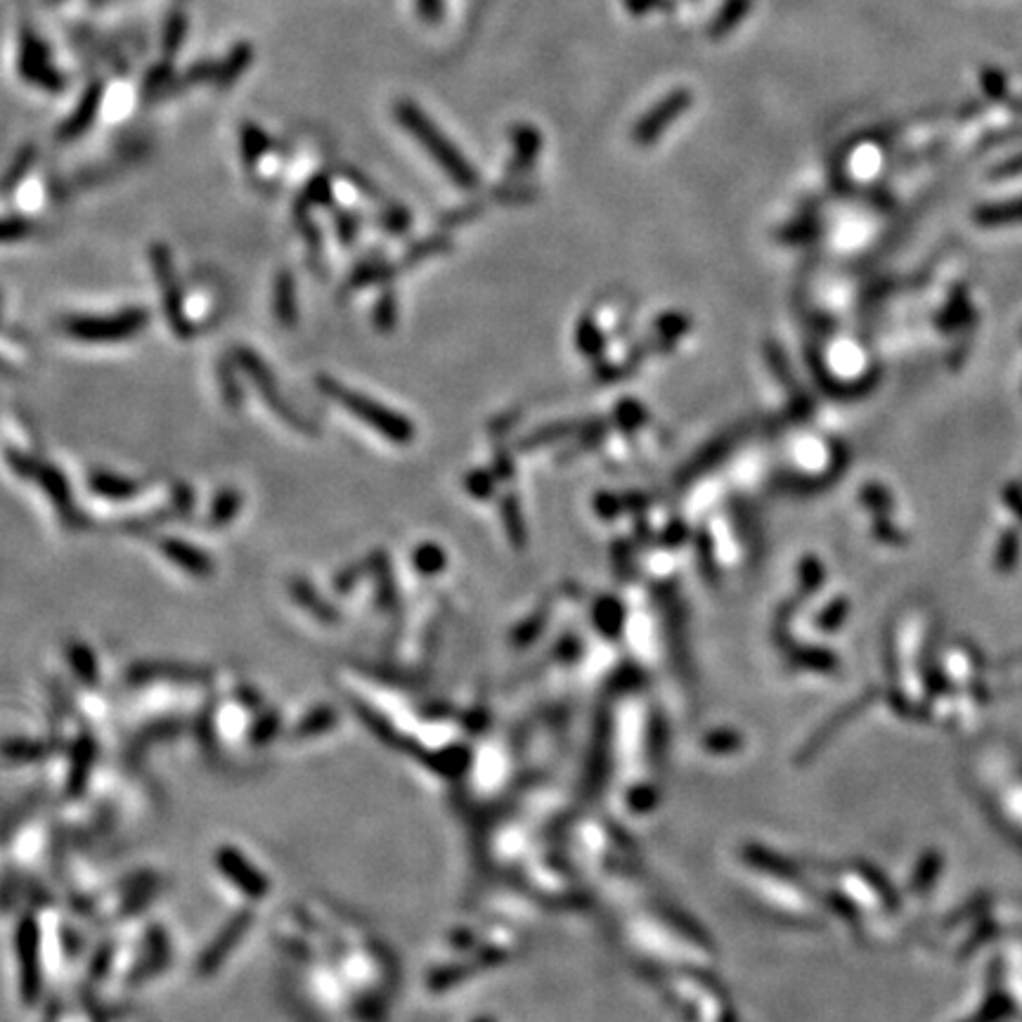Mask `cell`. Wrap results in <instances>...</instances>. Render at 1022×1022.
<instances>
[{
  "mask_svg": "<svg viewBox=\"0 0 1022 1022\" xmlns=\"http://www.w3.org/2000/svg\"><path fill=\"white\" fill-rule=\"evenodd\" d=\"M396 119L403 123V129L410 133L417 143L429 152L431 160L443 168L448 176L458 183L460 187H476L479 185V173L474 171L462 152L454 147L450 140L443 135V131L421 112V109L410 102V100H400L396 105Z\"/></svg>",
  "mask_w": 1022,
  "mask_h": 1022,
  "instance_id": "1",
  "label": "cell"
},
{
  "mask_svg": "<svg viewBox=\"0 0 1022 1022\" xmlns=\"http://www.w3.org/2000/svg\"><path fill=\"white\" fill-rule=\"evenodd\" d=\"M318 388L325 393V396L341 405L345 413H351L358 421L367 424V427L376 433H382L386 440L396 446H410L415 440V427L413 421L403 417L400 413L391 410V407L372 400L365 393H358L349 386L339 384L332 376H318Z\"/></svg>",
  "mask_w": 1022,
  "mask_h": 1022,
  "instance_id": "2",
  "label": "cell"
},
{
  "mask_svg": "<svg viewBox=\"0 0 1022 1022\" xmlns=\"http://www.w3.org/2000/svg\"><path fill=\"white\" fill-rule=\"evenodd\" d=\"M6 462L14 471V476H18V479L34 481L36 485H41L43 495L48 497L51 505L55 507L62 526H65L67 530H81L84 528L86 518H84L81 512H78L74 495H72V487L67 483L65 474H62L57 466H53L48 462H41L36 458H31V454H26L22 450H12V448L6 452Z\"/></svg>",
  "mask_w": 1022,
  "mask_h": 1022,
  "instance_id": "3",
  "label": "cell"
},
{
  "mask_svg": "<svg viewBox=\"0 0 1022 1022\" xmlns=\"http://www.w3.org/2000/svg\"><path fill=\"white\" fill-rule=\"evenodd\" d=\"M147 325L150 312L131 306L105 316H69L62 320V332L81 343H121L143 334Z\"/></svg>",
  "mask_w": 1022,
  "mask_h": 1022,
  "instance_id": "4",
  "label": "cell"
},
{
  "mask_svg": "<svg viewBox=\"0 0 1022 1022\" xmlns=\"http://www.w3.org/2000/svg\"><path fill=\"white\" fill-rule=\"evenodd\" d=\"M234 360H238V365L246 372L251 384H254V388L259 391L261 400L271 407L277 419L285 421L287 427H292L298 433H310V436L316 433V427H312L306 417L298 415L296 407L285 396H282L275 374L271 372L268 365L263 363L256 351L238 345V349H234Z\"/></svg>",
  "mask_w": 1022,
  "mask_h": 1022,
  "instance_id": "5",
  "label": "cell"
},
{
  "mask_svg": "<svg viewBox=\"0 0 1022 1022\" xmlns=\"http://www.w3.org/2000/svg\"><path fill=\"white\" fill-rule=\"evenodd\" d=\"M150 261H152V271L156 282H160V294L164 301V312L168 318V325L173 332H176L178 339H190L195 334V327L187 318V310L183 304V289L176 275V268H173V256L171 251L164 244H156L150 249Z\"/></svg>",
  "mask_w": 1022,
  "mask_h": 1022,
  "instance_id": "6",
  "label": "cell"
},
{
  "mask_svg": "<svg viewBox=\"0 0 1022 1022\" xmlns=\"http://www.w3.org/2000/svg\"><path fill=\"white\" fill-rule=\"evenodd\" d=\"M691 102H694V96H691L689 88H678V90L668 92L663 100H658L649 112L635 123V131H633L635 143L653 145L656 140L686 112Z\"/></svg>",
  "mask_w": 1022,
  "mask_h": 1022,
  "instance_id": "7",
  "label": "cell"
},
{
  "mask_svg": "<svg viewBox=\"0 0 1022 1022\" xmlns=\"http://www.w3.org/2000/svg\"><path fill=\"white\" fill-rule=\"evenodd\" d=\"M160 552L171 561L176 563L180 571L193 578H211L213 575V559L201 552V549L193 542H185L178 538H162L160 540Z\"/></svg>",
  "mask_w": 1022,
  "mask_h": 1022,
  "instance_id": "8",
  "label": "cell"
},
{
  "mask_svg": "<svg viewBox=\"0 0 1022 1022\" xmlns=\"http://www.w3.org/2000/svg\"><path fill=\"white\" fill-rule=\"evenodd\" d=\"M88 487H90V493L98 497L112 499V502H125V499H133L143 485H140V481L135 479L112 474V471L100 469V471H92V474L88 476Z\"/></svg>",
  "mask_w": 1022,
  "mask_h": 1022,
  "instance_id": "9",
  "label": "cell"
},
{
  "mask_svg": "<svg viewBox=\"0 0 1022 1022\" xmlns=\"http://www.w3.org/2000/svg\"><path fill=\"white\" fill-rule=\"evenodd\" d=\"M512 145H514V160H512V171L514 173H524L536 164L540 147H542V138L536 125L528 123H518L512 129Z\"/></svg>",
  "mask_w": 1022,
  "mask_h": 1022,
  "instance_id": "10",
  "label": "cell"
},
{
  "mask_svg": "<svg viewBox=\"0 0 1022 1022\" xmlns=\"http://www.w3.org/2000/svg\"><path fill=\"white\" fill-rule=\"evenodd\" d=\"M273 310L279 327L292 329L298 322V308H296V282L292 273L282 271L275 279V292H273Z\"/></svg>",
  "mask_w": 1022,
  "mask_h": 1022,
  "instance_id": "11",
  "label": "cell"
},
{
  "mask_svg": "<svg viewBox=\"0 0 1022 1022\" xmlns=\"http://www.w3.org/2000/svg\"><path fill=\"white\" fill-rule=\"evenodd\" d=\"M750 10H752V0H725V3H722L719 10L715 12L707 34H711V39L715 41L729 36L736 26L744 24Z\"/></svg>",
  "mask_w": 1022,
  "mask_h": 1022,
  "instance_id": "12",
  "label": "cell"
},
{
  "mask_svg": "<svg viewBox=\"0 0 1022 1022\" xmlns=\"http://www.w3.org/2000/svg\"><path fill=\"white\" fill-rule=\"evenodd\" d=\"M242 505H244V497L240 495V491H234V487H223V491H218V495L211 502L207 526L211 528L230 526L234 518H238Z\"/></svg>",
  "mask_w": 1022,
  "mask_h": 1022,
  "instance_id": "13",
  "label": "cell"
},
{
  "mask_svg": "<svg viewBox=\"0 0 1022 1022\" xmlns=\"http://www.w3.org/2000/svg\"><path fill=\"white\" fill-rule=\"evenodd\" d=\"M100 88H92L88 96L84 98V102L78 105V109L74 112V117L65 123V129H62V138L65 140H72L76 135H81L88 125L92 123V119H96V112H98V107H100Z\"/></svg>",
  "mask_w": 1022,
  "mask_h": 1022,
  "instance_id": "14",
  "label": "cell"
},
{
  "mask_svg": "<svg viewBox=\"0 0 1022 1022\" xmlns=\"http://www.w3.org/2000/svg\"><path fill=\"white\" fill-rule=\"evenodd\" d=\"M292 594H294V600L298 604L306 606L312 613V616L325 618V620L334 618L332 608H329V604L322 600V596L316 590H312V585L308 583V580H304V578L292 580Z\"/></svg>",
  "mask_w": 1022,
  "mask_h": 1022,
  "instance_id": "15",
  "label": "cell"
},
{
  "mask_svg": "<svg viewBox=\"0 0 1022 1022\" xmlns=\"http://www.w3.org/2000/svg\"><path fill=\"white\" fill-rule=\"evenodd\" d=\"M223 869L226 873L232 876L234 883H240L244 888V892L249 894H261L263 892V878L259 873H254V869L244 867V861L240 857H234V855H223Z\"/></svg>",
  "mask_w": 1022,
  "mask_h": 1022,
  "instance_id": "16",
  "label": "cell"
},
{
  "mask_svg": "<svg viewBox=\"0 0 1022 1022\" xmlns=\"http://www.w3.org/2000/svg\"><path fill=\"white\" fill-rule=\"evenodd\" d=\"M415 565L424 573L440 571V565H443V554H440V547L421 545L415 552Z\"/></svg>",
  "mask_w": 1022,
  "mask_h": 1022,
  "instance_id": "17",
  "label": "cell"
},
{
  "mask_svg": "<svg viewBox=\"0 0 1022 1022\" xmlns=\"http://www.w3.org/2000/svg\"><path fill=\"white\" fill-rule=\"evenodd\" d=\"M31 232V226L22 218H0V242H18Z\"/></svg>",
  "mask_w": 1022,
  "mask_h": 1022,
  "instance_id": "18",
  "label": "cell"
},
{
  "mask_svg": "<svg viewBox=\"0 0 1022 1022\" xmlns=\"http://www.w3.org/2000/svg\"><path fill=\"white\" fill-rule=\"evenodd\" d=\"M396 310H398V306L393 304V296L384 294L380 306H376V316H374V322H376V327L382 329V332H388V329L396 325Z\"/></svg>",
  "mask_w": 1022,
  "mask_h": 1022,
  "instance_id": "19",
  "label": "cell"
},
{
  "mask_svg": "<svg viewBox=\"0 0 1022 1022\" xmlns=\"http://www.w3.org/2000/svg\"><path fill=\"white\" fill-rule=\"evenodd\" d=\"M627 12L641 18V14H651L658 10H672V0H623Z\"/></svg>",
  "mask_w": 1022,
  "mask_h": 1022,
  "instance_id": "20",
  "label": "cell"
},
{
  "mask_svg": "<svg viewBox=\"0 0 1022 1022\" xmlns=\"http://www.w3.org/2000/svg\"><path fill=\"white\" fill-rule=\"evenodd\" d=\"M218 376H220L218 382H220V391H223L226 403H228L230 407H238V405H240V386L234 384V376H232V372L226 367V363L220 365Z\"/></svg>",
  "mask_w": 1022,
  "mask_h": 1022,
  "instance_id": "21",
  "label": "cell"
},
{
  "mask_svg": "<svg viewBox=\"0 0 1022 1022\" xmlns=\"http://www.w3.org/2000/svg\"><path fill=\"white\" fill-rule=\"evenodd\" d=\"M417 12L427 24H438L443 20L446 0H417Z\"/></svg>",
  "mask_w": 1022,
  "mask_h": 1022,
  "instance_id": "22",
  "label": "cell"
},
{
  "mask_svg": "<svg viewBox=\"0 0 1022 1022\" xmlns=\"http://www.w3.org/2000/svg\"><path fill=\"white\" fill-rule=\"evenodd\" d=\"M329 201V183L325 178H318L306 190V204H327Z\"/></svg>",
  "mask_w": 1022,
  "mask_h": 1022,
  "instance_id": "23",
  "label": "cell"
}]
</instances>
